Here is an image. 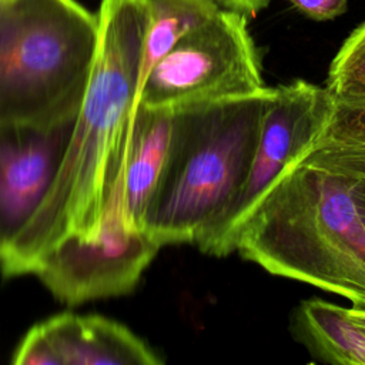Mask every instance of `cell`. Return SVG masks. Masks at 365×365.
<instances>
[{"mask_svg":"<svg viewBox=\"0 0 365 365\" xmlns=\"http://www.w3.org/2000/svg\"><path fill=\"white\" fill-rule=\"evenodd\" d=\"M158 248L145 230L127 222L121 174L97 237L64 238L37 259L31 274L66 304L117 297L137 285Z\"/></svg>","mask_w":365,"mask_h":365,"instance_id":"7","label":"cell"},{"mask_svg":"<svg viewBox=\"0 0 365 365\" xmlns=\"http://www.w3.org/2000/svg\"><path fill=\"white\" fill-rule=\"evenodd\" d=\"M97 48V16L77 0H6L0 10V121L76 118Z\"/></svg>","mask_w":365,"mask_h":365,"instance_id":"4","label":"cell"},{"mask_svg":"<svg viewBox=\"0 0 365 365\" xmlns=\"http://www.w3.org/2000/svg\"><path fill=\"white\" fill-rule=\"evenodd\" d=\"M352 197L359 212V217L365 225V177H355L352 185Z\"/></svg>","mask_w":365,"mask_h":365,"instance_id":"18","label":"cell"},{"mask_svg":"<svg viewBox=\"0 0 365 365\" xmlns=\"http://www.w3.org/2000/svg\"><path fill=\"white\" fill-rule=\"evenodd\" d=\"M294 331L318 359L339 365H365V331L354 325L344 307L325 299L302 301L295 309Z\"/></svg>","mask_w":365,"mask_h":365,"instance_id":"11","label":"cell"},{"mask_svg":"<svg viewBox=\"0 0 365 365\" xmlns=\"http://www.w3.org/2000/svg\"><path fill=\"white\" fill-rule=\"evenodd\" d=\"M307 17L325 21L332 20L346 10L348 0H288Z\"/></svg>","mask_w":365,"mask_h":365,"instance_id":"16","label":"cell"},{"mask_svg":"<svg viewBox=\"0 0 365 365\" xmlns=\"http://www.w3.org/2000/svg\"><path fill=\"white\" fill-rule=\"evenodd\" d=\"M0 1H1V0H0Z\"/></svg>","mask_w":365,"mask_h":365,"instance_id":"21","label":"cell"},{"mask_svg":"<svg viewBox=\"0 0 365 365\" xmlns=\"http://www.w3.org/2000/svg\"><path fill=\"white\" fill-rule=\"evenodd\" d=\"M325 87L335 100L365 97V21L339 47L329 64Z\"/></svg>","mask_w":365,"mask_h":365,"instance_id":"13","label":"cell"},{"mask_svg":"<svg viewBox=\"0 0 365 365\" xmlns=\"http://www.w3.org/2000/svg\"><path fill=\"white\" fill-rule=\"evenodd\" d=\"M175 111L135 106L123 165V200L127 222L144 230L145 215L161 184L174 135Z\"/></svg>","mask_w":365,"mask_h":365,"instance_id":"10","label":"cell"},{"mask_svg":"<svg viewBox=\"0 0 365 365\" xmlns=\"http://www.w3.org/2000/svg\"><path fill=\"white\" fill-rule=\"evenodd\" d=\"M272 87L175 111L167 167L144 230L160 245L198 244L248 177Z\"/></svg>","mask_w":365,"mask_h":365,"instance_id":"3","label":"cell"},{"mask_svg":"<svg viewBox=\"0 0 365 365\" xmlns=\"http://www.w3.org/2000/svg\"><path fill=\"white\" fill-rule=\"evenodd\" d=\"M58 365H158L157 354L120 322L58 314L40 322Z\"/></svg>","mask_w":365,"mask_h":365,"instance_id":"9","label":"cell"},{"mask_svg":"<svg viewBox=\"0 0 365 365\" xmlns=\"http://www.w3.org/2000/svg\"><path fill=\"white\" fill-rule=\"evenodd\" d=\"M74 121L53 125L0 121V258L47 197Z\"/></svg>","mask_w":365,"mask_h":365,"instance_id":"8","label":"cell"},{"mask_svg":"<svg viewBox=\"0 0 365 365\" xmlns=\"http://www.w3.org/2000/svg\"><path fill=\"white\" fill-rule=\"evenodd\" d=\"M345 314L349 318V321L356 325L358 328H361L362 331H365V308H359V307H351V308H345Z\"/></svg>","mask_w":365,"mask_h":365,"instance_id":"19","label":"cell"},{"mask_svg":"<svg viewBox=\"0 0 365 365\" xmlns=\"http://www.w3.org/2000/svg\"><path fill=\"white\" fill-rule=\"evenodd\" d=\"M354 181L299 161L288 165L240 227L235 251L271 275L365 308V225Z\"/></svg>","mask_w":365,"mask_h":365,"instance_id":"2","label":"cell"},{"mask_svg":"<svg viewBox=\"0 0 365 365\" xmlns=\"http://www.w3.org/2000/svg\"><path fill=\"white\" fill-rule=\"evenodd\" d=\"M220 9L240 13L245 17H254L261 10L267 9L271 0H211Z\"/></svg>","mask_w":365,"mask_h":365,"instance_id":"17","label":"cell"},{"mask_svg":"<svg viewBox=\"0 0 365 365\" xmlns=\"http://www.w3.org/2000/svg\"><path fill=\"white\" fill-rule=\"evenodd\" d=\"M4 1H6V0H1V1H0V10H1V7H3V4H4Z\"/></svg>","mask_w":365,"mask_h":365,"instance_id":"20","label":"cell"},{"mask_svg":"<svg viewBox=\"0 0 365 365\" xmlns=\"http://www.w3.org/2000/svg\"><path fill=\"white\" fill-rule=\"evenodd\" d=\"M334 110L335 98L327 87L304 80L272 87L248 177L225 215L197 244L202 252L224 257L235 251L237 232L255 204L288 165L309 153Z\"/></svg>","mask_w":365,"mask_h":365,"instance_id":"6","label":"cell"},{"mask_svg":"<svg viewBox=\"0 0 365 365\" xmlns=\"http://www.w3.org/2000/svg\"><path fill=\"white\" fill-rule=\"evenodd\" d=\"M247 20L220 9L150 70L138 86L135 106L181 111L264 90Z\"/></svg>","mask_w":365,"mask_h":365,"instance_id":"5","label":"cell"},{"mask_svg":"<svg viewBox=\"0 0 365 365\" xmlns=\"http://www.w3.org/2000/svg\"><path fill=\"white\" fill-rule=\"evenodd\" d=\"M299 163L352 177H365V144L319 140Z\"/></svg>","mask_w":365,"mask_h":365,"instance_id":"14","label":"cell"},{"mask_svg":"<svg viewBox=\"0 0 365 365\" xmlns=\"http://www.w3.org/2000/svg\"><path fill=\"white\" fill-rule=\"evenodd\" d=\"M148 0H101L88 87L58 174L11 248L0 258L6 277L31 274L37 259L67 237L93 240L123 174L138 91Z\"/></svg>","mask_w":365,"mask_h":365,"instance_id":"1","label":"cell"},{"mask_svg":"<svg viewBox=\"0 0 365 365\" xmlns=\"http://www.w3.org/2000/svg\"><path fill=\"white\" fill-rule=\"evenodd\" d=\"M338 134L346 143L365 144V98L349 100L339 107Z\"/></svg>","mask_w":365,"mask_h":365,"instance_id":"15","label":"cell"},{"mask_svg":"<svg viewBox=\"0 0 365 365\" xmlns=\"http://www.w3.org/2000/svg\"><path fill=\"white\" fill-rule=\"evenodd\" d=\"M148 9L140 83L180 40L220 10L211 0H148Z\"/></svg>","mask_w":365,"mask_h":365,"instance_id":"12","label":"cell"}]
</instances>
